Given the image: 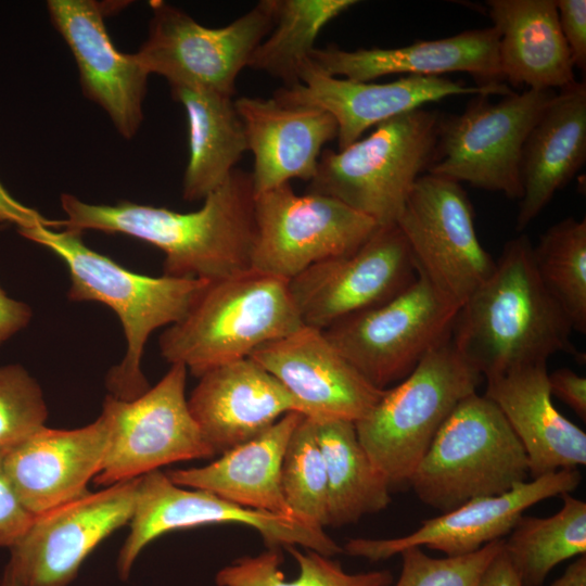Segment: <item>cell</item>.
Listing matches in <instances>:
<instances>
[{"instance_id": "obj_1", "label": "cell", "mask_w": 586, "mask_h": 586, "mask_svg": "<svg viewBox=\"0 0 586 586\" xmlns=\"http://www.w3.org/2000/svg\"><path fill=\"white\" fill-rule=\"evenodd\" d=\"M62 220L49 227L123 233L165 254L164 275L216 281L251 268L256 226L251 173L234 169L201 208L179 213L129 201L91 204L61 195Z\"/></svg>"}, {"instance_id": "obj_2", "label": "cell", "mask_w": 586, "mask_h": 586, "mask_svg": "<svg viewBox=\"0 0 586 586\" xmlns=\"http://www.w3.org/2000/svg\"><path fill=\"white\" fill-rule=\"evenodd\" d=\"M572 324L544 286L525 234L507 241L488 279L461 305L451 337L484 379L547 361L559 352L581 357Z\"/></svg>"}, {"instance_id": "obj_3", "label": "cell", "mask_w": 586, "mask_h": 586, "mask_svg": "<svg viewBox=\"0 0 586 586\" xmlns=\"http://www.w3.org/2000/svg\"><path fill=\"white\" fill-rule=\"evenodd\" d=\"M24 238L58 255L67 266L74 302H99L111 307L123 326L126 352L105 378L109 395L132 400L149 388L141 369L152 332L179 321L208 281L132 272L85 244L81 233L46 225L18 229Z\"/></svg>"}, {"instance_id": "obj_4", "label": "cell", "mask_w": 586, "mask_h": 586, "mask_svg": "<svg viewBox=\"0 0 586 586\" xmlns=\"http://www.w3.org/2000/svg\"><path fill=\"white\" fill-rule=\"evenodd\" d=\"M303 324L289 281L250 268L208 281L186 315L162 333L160 352L199 378Z\"/></svg>"}, {"instance_id": "obj_5", "label": "cell", "mask_w": 586, "mask_h": 586, "mask_svg": "<svg viewBox=\"0 0 586 586\" xmlns=\"http://www.w3.org/2000/svg\"><path fill=\"white\" fill-rule=\"evenodd\" d=\"M483 379L450 335L355 423L361 446L391 489L409 485L442 424Z\"/></svg>"}, {"instance_id": "obj_6", "label": "cell", "mask_w": 586, "mask_h": 586, "mask_svg": "<svg viewBox=\"0 0 586 586\" xmlns=\"http://www.w3.org/2000/svg\"><path fill=\"white\" fill-rule=\"evenodd\" d=\"M526 454L499 408L485 395L462 399L417 466L409 485L426 506L453 510L527 481Z\"/></svg>"}, {"instance_id": "obj_7", "label": "cell", "mask_w": 586, "mask_h": 586, "mask_svg": "<svg viewBox=\"0 0 586 586\" xmlns=\"http://www.w3.org/2000/svg\"><path fill=\"white\" fill-rule=\"evenodd\" d=\"M440 117L419 107L377 125L342 150H324L307 192L333 198L380 227L394 225L431 164Z\"/></svg>"}, {"instance_id": "obj_8", "label": "cell", "mask_w": 586, "mask_h": 586, "mask_svg": "<svg viewBox=\"0 0 586 586\" xmlns=\"http://www.w3.org/2000/svg\"><path fill=\"white\" fill-rule=\"evenodd\" d=\"M555 94L528 89L497 103L474 95L462 113L440 117L426 173L520 200L523 148Z\"/></svg>"}, {"instance_id": "obj_9", "label": "cell", "mask_w": 586, "mask_h": 586, "mask_svg": "<svg viewBox=\"0 0 586 586\" xmlns=\"http://www.w3.org/2000/svg\"><path fill=\"white\" fill-rule=\"evenodd\" d=\"M459 309L418 275L396 296L335 322L323 333L367 381L385 390L451 335Z\"/></svg>"}, {"instance_id": "obj_10", "label": "cell", "mask_w": 586, "mask_h": 586, "mask_svg": "<svg viewBox=\"0 0 586 586\" xmlns=\"http://www.w3.org/2000/svg\"><path fill=\"white\" fill-rule=\"evenodd\" d=\"M150 5L149 34L135 53L149 75L163 76L169 87L202 88L229 97L239 73L275 22V0L259 1L219 28L205 27L165 1L153 0Z\"/></svg>"}, {"instance_id": "obj_11", "label": "cell", "mask_w": 586, "mask_h": 586, "mask_svg": "<svg viewBox=\"0 0 586 586\" xmlns=\"http://www.w3.org/2000/svg\"><path fill=\"white\" fill-rule=\"evenodd\" d=\"M395 225L417 275L459 307L494 271L496 260L477 238L473 207L459 182L423 174Z\"/></svg>"}, {"instance_id": "obj_12", "label": "cell", "mask_w": 586, "mask_h": 586, "mask_svg": "<svg viewBox=\"0 0 586 586\" xmlns=\"http://www.w3.org/2000/svg\"><path fill=\"white\" fill-rule=\"evenodd\" d=\"M251 268L290 281L310 266L357 251L380 227L322 194H297L290 183L254 194Z\"/></svg>"}, {"instance_id": "obj_13", "label": "cell", "mask_w": 586, "mask_h": 586, "mask_svg": "<svg viewBox=\"0 0 586 586\" xmlns=\"http://www.w3.org/2000/svg\"><path fill=\"white\" fill-rule=\"evenodd\" d=\"M187 372L183 365L173 364L141 396L105 397L102 410L110 419V437L95 484L106 487L165 464L214 456L189 409Z\"/></svg>"}, {"instance_id": "obj_14", "label": "cell", "mask_w": 586, "mask_h": 586, "mask_svg": "<svg viewBox=\"0 0 586 586\" xmlns=\"http://www.w3.org/2000/svg\"><path fill=\"white\" fill-rule=\"evenodd\" d=\"M217 523L250 526L273 549L302 546L327 557L343 551L322 527L303 519L244 508L204 489H186L154 470L138 477L130 531L117 559L119 577L128 578L139 553L158 536Z\"/></svg>"}, {"instance_id": "obj_15", "label": "cell", "mask_w": 586, "mask_h": 586, "mask_svg": "<svg viewBox=\"0 0 586 586\" xmlns=\"http://www.w3.org/2000/svg\"><path fill=\"white\" fill-rule=\"evenodd\" d=\"M417 271L398 227H379L354 253L317 263L289 281L305 326L326 330L408 288Z\"/></svg>"}, {"instance_id": "obj_16", "label": "cell", "mask_w": 586, "mask_h": 586, "mask_svg": "<svg viewBox=\"0 0 586 586\" xmlns=\"http://www.w3.org/2000/svg\"><path fill=\"white\" fill-rule=\"evenodd\" d=\"M138 477L106 486L36 515L10 548L25 586H67L85 559L130 522Z\"/></svg>"}, {"instance_id": "obj_17", "label": "cell", "mask_w": 586, "mask_h": 586, "mask_svg": "<svg viewBox=\"0 0 586 586\" xmlns=\"http://www.w3.org/2000/svg\"><path fill=\"white\" fill-rule=\"evenodd\" d=\"M510 93L500 82L467 86L442 76H406L386 84L355 81L328 75L308 60L300 82L277 89L272 98L284 105L317 107L331 114L337 124V150H342L370 127L426 103L451 95Z\"/></svg>"}, {"instance_id": "obj_18", "label": "cell", "mask_w": 586, "mask_h": 586, "mask_svg": "<svg viewBox=\"0 0 586 586\" xmlns=\"http://www.w3.org/2000/svg\"><path fill=\"white\" fill-rule=\"evenodd\" d=\"M577 469H562L525 481L494 496L476 497L438 517L422 521L412 533L393 538H353L347 555L380 561L410 547H426L457 557L505 538L523 512L539 501L573 492L581 483Z\"/></svg>"}, {"instance_id": "obj_19", "label": "cell", "mask_w": 586, "mask_h": 586, "mask_svg": "<svg viewBox=\"0 0 586 586\" xmlns=\"http://www.w3.org/2000/svg\"><path fill=\"white\" fill-rule=\"evenodd\" d=\"M250 357L270 372L315 420L365 418L385 393L367 381L322 330L303 324Z\"/></svg>"}, {"instance_id": "obj_20", "label": "cell", "mask_w": 586, "mask_h": 586, "mask_svg": "<svg viewBox=\"0 0 586 586\" xmlns=\"http://www.w3.org/2000/svg\"><path fill=\"white\" fill-rule=\"evenodd\" d=\"M47 9L77 64L82 93L107 114L122 137H135L143 120L149 73L135 53L114 46L104 5L94 0H49Z\"/></svg>"}, {"instance_id": "obj_21", "label": "cell", "mask_w": 586, "mask_h": 586, "mask_svg": "<svg viewBox=\"0 0 586 586\" xmlns=\"http://www.w3.org/2000/svg\"><path fill=\"white\" fill-rule=\"evenodd\" d=\"M110 419L73 430L46 425L3 450V466L23 506L39 515L89 493L109 445Z\"/></svg>"}, {"instance_id": "obj_22", "label": "cell", "mask_w": 586, "mask_h": 586, "mask_svg": "<svg viewBox=\"0 0 586 586\" xmlns=\"http://www.w3.org/2000/svg\"><path fill=\"white\" fill-rule=\"evenodd\" d=\"M188 398L189 409L214 455L266 431L303 405L251 357L214 367Z\"/></svg>"}, {"instance_id": "obj_23", "label": "cell", "mask_w": 586, "mask_h": 586, "mask_svg": "<svg viewBox=\"0 0 586 586\" xmlns=\"http://www.w3.org/2000/svg\"><path fill=\"white\" fill-rule=\"evenodd\" d=\"M498 43V30L492 26L396 48L354 51L335 46L315 48L309 60L328 75L355 81H371L391 74L441 77L445 73L464 72L486 85L502 79Z\"/></svg>"}, {"instance_id": "obj_24", "label": "cell", "mask_w": 586, "mask_h": 586, "mask_svg": "<svg viewBox=\"0 0 586 586\" xmlns=\"http://www.w3.org/2000/svg\"><path fill=\"white\" fill-rule=\"evenodd\" d=\"M247 150L254 156L251 173L254 194L290 183L310 181L322 146L336 138L337 124L328 112L289 106L276 99L241 97L234 100Z\"/></svg>"}, {"instance_id": "obj_25", "label": "cell", "mask_w": 586, "mask_h": 586, "mask_svg": "<svg viewBox=\"0 0 586 586\" xmlns=\"http://www.w3.org/2000/svg\"><path fill=\"white\" fill-rule=\"evenodd\" d=\"M486 380L485 396L502 412L527 458L531 479L586 463V434L553 405L547 361Z\"/></svg>"}, {"instance_id": "obj_26", "label": "cell", "mask_w": 586, "mask_h": 586, "mask_svg": "<svg viewBox=\"0 0 586 586\" xmlns=\"http://www.w3.org/2000/svg\"><path fill=\"white\" fill-rule=\"evenodd\" d=\"M585 161L586 84L575 80L556 92L525 141L517 231L540 214Z\"/></svg>"}, {"instance_id": "obj_27", "label": "cell", "mask_w": 586, "mask_h": 586, "mask_svg": "<svg viewBox=\"0 0 586 586\" xmlns=\"http://www.w3.org/2000/svg\"><path fill=\"white\" fill-rule=\"evenodd\" d=\"M303 416L289 412L217 460L200 468L171 470L167 476L178 486L204 489L244 508L295 517L282 493L281 466L290 436Z\"/></svg>"}, {"instance_id": "obj_28", "label": "cell", "mask_w": 586, "mask_h": 586, "mask_svg": "<svg viewBox=\"0 0 586 586\" xmlns=\"http://www.w3.org/2000/svg\"><path fill=\"white\" fill-rule=\"evenodd\" d=\"M486 3L499 34L502 79L532 90L561 89L575 81L556 0H489Z\"/></svg>"}, {"instance_id": "obj_29", "label": "cell", "mask_w": 586, "mask_h": 586, "mask_svg": "<svg viewBox=\"0 0 586 586\" xmlns=\"http://www.w3.org/2000/svg\"><path fill=\"white\" fill-rule=\"evenodd\" d=\"M169 88L188 120L189 160L182 196L187 201L204 200L227 181L249 151L244 128L232 97L194 87Z\"/></svg>"}, {"instance_id": "obj_30", "label": "cell", "mask_w": 586, "mask_h": 586, "mask_svg": "<svg viewBox=\"0 0 586 586\" xmlns=\"http://www.w3.org/2000/svg\"><path fill=\"white\" fill-rule=\"evenodd\" d=\"M314 421L327 469L328 525L355 523L384 510L391 502V486L361 446L355 423Z\"/></svg>"}, {"instance_id": "obj_31", "label": "cell", "mask_w": 586, "mask_h": 586, "mask_svg": "<svg viewBox=\"0 0 586 586\" xmlns=\"http://www.w3.org/2000/svg\"><path fill=\"white\" fill-rule=\"evenodd\" d=\"M546 518L522 515L504 538V551L522 586H542L559 563L586 553V502L570 493Z\"/></svg>"}, {"instance_id": "obj_32", "label": "cell", "mask_w": 586, "mask_h": 586, "mask_svg": "<svg viewBox=\"0 0 586 586\" xmlns=\"http://www.w3.org/2000/svg\"><path fill=\"white\" fill-rule=\"evenodd\" d=\"M357 2L275 0L272 29L253 51L247 67L282 80L283 87L297 85L321 29Z\"/></svg>"}, {"instance_id": "obj_33", "label": "cell", "mask_w": 586, "mask_h": 586, "mask_svg": "<svg viewBox=\"0 0 586 586\" xmlns=\"http://www.w3.org/2000/svg\"><path fill=\"white\" fill-rule=\"evenodd\" d=\"M533 262L573 331L585 333L586 220L568 217L548 228L533 246Z\"/></svg>"}, {"instance_id": "obj_34", "label": "cell", "mask_w": 586, "mask_h": 586, "mask_svg": "<svg viewBox=\"0 0 586 586\" xmlns=\"http://www.w3.org/2000/svg\"><path fill=\"white\" fill-rule=\"evenodd\" d=\"M298 565V576L286 579L280 565L278 549L269 548L257 556H245L224 566L216 574L217 586H390V571L346 573L340 562L317 551L302 552L296 547L286 548Z\"/></svg>"}, {"instance_id": "obj_35", "label": "cell", "mask_w": 586, "mask_h": 586, "mask_svg": "<svg viewBox=\"0 0 586 586\" xmlns=\"http://www.w3.org/2000/svg\"><path fill=\"white\" fill-rule=\"evenodd\" d=\"M281 487L292 513L328 525V477L314 419L303 416L292 432L281 466Z\"/></svg>"}, {"instance_id": "obj_36", "label": "cell", "mask_w": 586, "mask_h": 586, "mask_svg": "<svg viewBox=\"0 0 586 586\" xmlns=\"http://www.w3.org/2000/svg\"><path fill=\"white\" fill-rule=\"evenodd\" d=\"M48 419L38 382L21 365L0 367V449L23 441Z\"/></svg>"}, {"instance_id": "obj_37", "label": "cell", "mask_w": 586, "mask_h": 586, "mask_svg": "<svg viewBox=\"0 0 586 586\" xmlns=\"http://www.w3.org/2000/svg\"><path fill=\"white\" fill-rule=\"evenodd\" d=\"M502 547L504 538L468 555L444 558H432L421 547L407 548L399 553L403 568L395 586H477Z\"/></svg>"}, {"instance_id": "obj_38", "label": "cell", "mask_w": 586, "mask_h": 586, "mask_svg": "<svg viewBox=\"0 0 586 586\" xmlns=\"http://www.w3.org/2000/svg\"><path fill=\"white\" fill-rule=\"evenodd\" d=\"M34 515L17 497L3 466L0 449V547L14 546L29 527Z\"/></svg>"}, {"instance_id": "obj_39", "label": "cell", "mask_w": 586, "mask_h": 586, "mask_svg": "<svg viewBox=\"0 0 586 586\" xmlns=\"http://www.w3.org/2000/svg\"><path fill=\"white\" fill-rule=\"evenodd\" d=\"M559 25L574 67L586 69V1L556 0Z\"/></svg>"}, {"instance_id": "obj_40", "label": "cell", "mask_w": 586, "mask_h": 586, "mask_svg": "<svg viewBox=\"0 0 586 586\" xmlns=\"http://www.w3.org/2000/svg\"><path fill=\"white\" fill-rule=\"evenodd\" d=\"M551 396L566 404L583 421L586 419V379L569 368L548 373Z\"/></svg>"}, {"instance_id": "obj_41", "label": "cell", "mask_w": 586, "mask_h": 586, "mask_svg": "<svg viewBox=\"0 0 586 586\" xmlns=\"http://www.w3.org/2000/svg\"><path fill=\"white\" fill-rule=\"evenodd\" d=\"M31 317L30 307L8 296L0 285V345L24 329Z\"/></svg>"}, {"instance_id": "obj_42", "label": "cell", "mask_w": 586, "mask_h": 586, "mask_svg": "<svg viewBox=\"0 0 586 586\" xmlns=\"http://www.w3.org/2000/svg\"><path fill=\"white\" fill-rule=\"evenodd\" d=\"M15 224L18 229L49 225L39 212L18 202L0 182V224Z\"/></svg>"}, {"instance_id": "obj_43", "label": "cell", "mask_w": 586, "mask_h": 586, "mask_svg": "<svg viewBox=\"0 0 586 586\" xmlns=\"http://www.w3.org/2000/svg\"><path fill=\"white\" fill-rule=\"evenodd\" d=\"M477 586H522L504 547L487 565Z\"/></svg>"}, {"instance_id": "obj_44", "label": "cell", "mask_w": 586, "mask_h": 586, "mask_svg": "<svg viewBox=\"0 0 586 586\" xmlns=\"http://www.w3.org/2000/svg\"><path fill=\"white\" fill-rule=\"evenodd\" d=\"M550 586H586V556H579Z\"/></svg>"}, {"instance_id": "obj_45", "label": "cell", "mask_w": 586, "mask_h": 586, "mask_svg": "<svg viewBox=\"0 0 586 586\" xmlns=\"http://www.w3.org/2000/svg\"><path fill=\"white\" fill-rule=\"evenodd\" d=\"M0 586H25L16 571L10 563L4 569Z\"/></svg>"}, {"instance_id": "obj_46", "label": "cell", "mask_w": 586, "mask_h": 586, "mask_svg": "<svg viewBox=\"0 0 586 586\" xmlns=\"http://www.w3.org/2000/svg\"><path fill=\"white\" fill-rule=\"evenodd\" d=\"M2 228V224H0V229Z\"/></svg>"}]
</instances>
